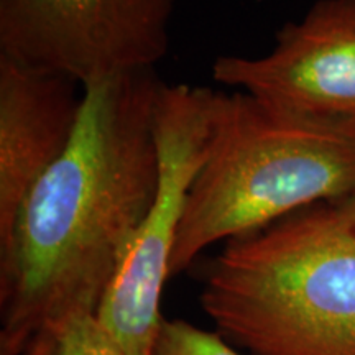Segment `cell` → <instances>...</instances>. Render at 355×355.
I'll return each mask as SVG.
<instances>
[{
	"mask_svg": "<svg viewBox=\"0 0 355 355\" xmlns=\"http://www.w3.org/2000/svg\"><path fill=\"white\" fill-rule=\"evenodd\" d=\"M153 69L84 87L68 148L0 232V355L97 309L158 186Z\"/></svg>",
	"mask_w": 355,
	"mask_h": 355,
	"instance_id": "1",
	"label": "cell"
},
{
	"mask_svg": "<svg viewBox=\"0 0 355 355\" xmlns=\"http://www.w3.org/2000/svg\"><path fill=\"white\" fill-rule=\"evenodd\" d=\"M199 301L250 355H355V225L319 202L232 239L202 268Z\"/></svg>",
	"mask_w": 355,
	"mask_h": 355,
	"instance_id": "2",
	"label": "cell"
},
{
	"mask_svg": "<svg viewBox=\"0 0 355 355\" xmlns=\"http://www.w3.org/2000/svg\"><path fill=\"white\" fill-rule=\"evenodd\" d=\"M350 196L355 140L279 121L243 92L214 91L209 145L186 201L171 277L217 242Z\"/></svg>",
	"mask_w": 355,
	"mask_h": 355,
	"instance_id": "3",
	"label": "cell"
},
{
	"mask_svg": "<svg viewBox=\"0 0 355 355\" xmlns=\"http://www.w3.org/2000/svg\"><path fill=\"white\" fill-rule=\"evenodd\" d=\"M214 89L159 86L155 104L157 194L133 235L97 318L125 355H152L165 318L159 301L171 277V257L186 201L211 137Z\"/></svg>",
	"mask_w": 355,
	"mask_h": 355,
	"instance_id": "4",
	"label": "cell"
},
{
	"mask_svg": "<svg viewBox=\"0 0 355 355\" xmlns=\"http://www.w3.org/2000/svg\"><path fill=\"white\" fill-rule=\"evenodd\" d=\"M212 78L279 121L355 140V0H318L265 56H219Z\"/></svg>",
	"mask_w": 355,
	"mask_h": 355,
	"instance_id": "5",
	"label": "cell"
},
{
	"mask_svg": "<svg viewBox=\"0 0 355 355\" xmlns=\"http://www.w3.org/2000/svg\"><path fill=\"white\" fill-rule=\"evenodd\" d=\"M175 0H0V56L87 87L153 69Z\"/></svg>",
	"mask_w": 355,
	"mask_h": 355,
	"instance_id": "6",
	"label": "cell"
},
{
	"mask_svg": "<svg viewBox=\"0 0 355 355\" xmlns=\"http://www.w3.org/2000/svg\"><path fill=\"white\" fill-rule=\"evenodd\" d=\"M83 99L73 79L0 56V232L68 148Z\"/></svg>",
	"mask_w": 355,
	"mask_h": 355,
	"instance_id": "7",
	"label": "cell"
},
{
	"mask_svg": "<svg viewBox=\"0 0 355 355\" xmlns=\"http://www.w3.org/2000/svg\"><path fill=\"white\" fill-rule=\"evenodd\" d=\"M17 355H125L97 314L63 318L37 332Z\"/></svg>",
	"mask_w": 355,
	"mask_h": 355,
	"instance_id": "8",
	"label": "cell"
},
{
	"mask_svg": "<svg viewBox=\"0 0 355 355\" xmlns=\"http://www.w3.org/2000/svg\"><path fill=\"white\" fill-rule=\"evenodd\" d=\"M152 355H241L219 332L199 329L181 319H165Z\"/></svg>",
	"mask_w": 355,
	"mask_h": 355,
	"instance_id": "9",
	"label": "cell"
},
{
	"mask_svg": "<svg viewBox=\"0 0 355 355\" xmlns=\"http://www.w3.org/2000/svg\"><path fill=\"white\" fill-rule=\"evenodd\" d=\"M336 204L337 207L344 212L345 217L355 225V196L340 199V201H336Z\"/></svg>",
	"mask_w": 355,
	"mask_h": 355,
	"instance_id": "10",
	"label": "cell"
}]
</instances>
